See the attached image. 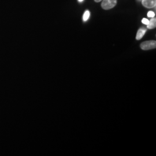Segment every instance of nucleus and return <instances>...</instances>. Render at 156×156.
I'll list each match as a JSON object with an SVG mask.
<instances>
[{"mask_svg": "<svg viewBox=\"0 0 156 156\" xmlns=\"http://www.w3.org/2000/svg\"><path fill=\"white\" fill-rule=\"evenodd\" d=\"M140 48L144 50H151V49H156V41L151 40V41H145L140 44Z\"/></svg>", "mask_w": 156, "mask_h": 156, "instance_id": "1", "label": "nucleus"}, {"mask_svg": "<svg viewBox=\"0 0 156 156\" xmlns=\"http://www.w3.org/2000/svg\"><path fill=\"white\" fill-rule=\"evenodd\" d=\"M117 0H102L101 7L103 9L109 10L117 5Z\"/></svg>", "mask_w": 156, "mask_h": 156, "instance_id": "2", "label": "nucleus"}, {"mask_svg": "<svg viewBox=\"0 0 156 156\" xmlns=\"http://www.w3.org/2000/svg\"><path fill=\"white\" fill-rule=\"evenodd\" d=\"M142 4L146 8L156 7V0H142Z\"/></svg>", "mask_w": 156, "mask_h": 156, "instance_id": "3", "label": "nucleus"}, {"mask_svg": "<svg viewBox=\"0 0 156 156\" xmlns=\"http://www.w3.org/2000/svg\"><path fill=\"white\" fill-rule=\"evenodd\" d=\"M146 32V29H145V28H141L139 29V30L138 31L137 34H136V39L137 40H140V39H142V37L144 36Z\"/></svg>", "mask_w": 156, "mask_h": 156, "instance_id": "4", "label": "nucleus"}, {"mask_svg": "<svg viewBox=\"0 0 156 156\" xmlns=\"http://www.w3.org/2000/svg\"><path fill=\"white\" fill-rule=\"evenodd\" d=\"M156 17H152L149 22V24L147 25V27L149 29H153L156 28Z\"/></svg>", "mask_w": 156, "mask_h": 156, "instance_id": "5", "label": "nucleus"}, {"mask_svg": "<svg viewBox=\"0 0 156 156\" xmlns=\"http://www.w3.org/2000/svg\"><path fill=\"white\" fill-rule=\"evenodd\" d=\"M90 15V12L89 11H86L84 13L83 17V21H84V22L87 21L89 18Z\"/></svg>", "mask_w": 156, "mask_h": 156, "instance_id": "6", "label": "nucleus"}, {"mask_svg": "<svg viewBox=\"0 0 156 156\" xmlns=\"http://www.w3.org/2000/svg\"><path fill=\"white\" fill-rule=\"evenodd\" d=\"M147 16L149 17H154L155 16V13L152 11H149L147 13Z\"/></svg>", "mask_w": 156, "mask_h": 156, "instance_id": "7", "label": "nucleus"}, {"mask_svg": "<svg viewBox=\"0 0 156 156\" xmlns=\"http://www.w3.org/2000/svg\"><path fill=\"white\" fill-rule=\"evenodd\" d=\"M142 22L143 24H144L147 25V24H149V20H147V19H146V18H144V19H142Z\"/></svg>", "mask_w": 156, "mask_h": 156, "instance_id": "8", "label": "nucleus"}, {"mask_svg": "<svg viewBox=\"0 0 156 156\" xmlns=\"http://www.w3.org/2000/svg\"><path fill=\"white\" fill-rule=\"evenodd\" d=\"M102 0H94L95 2H100L101 1H102Z\"/></svg>", "mask_w": 156, "mask_h": 156, "instance_id": "9", "label": "nucleus"}, {"mask_svg": "<svg viewBox=\"0 0 156 156\" xmlns=\"http://www.w3.org/2000/svg\"><path fill=\"white\" fill-rule=\"evenodd\" d=\"M79 2H82L83 0H78Z\"/></svg>", "mask_w": 156, "mask_h": 156, "instance_id": "10", "label": "nucleus"}]
</instances>
